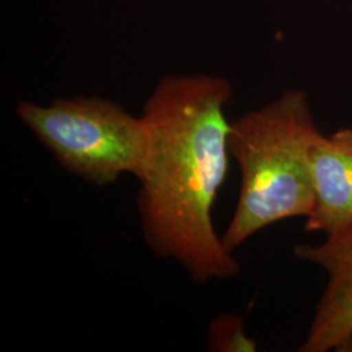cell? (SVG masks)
I'll return each mask as SVG.
<instances>
[{
  "instance_id": "8992f818",
  "label": "cell",
  "mask_w": 352,
  "mask_h": 352,
  "mask_svg": "<svg viewBox=\"0 0 352 352\" xmlns=\"http://www.w3.org/2000/svg\"><path fill=\"white\" fill-rule=\"evenodd\" d=\"M208 346L210 351H256V342L248 338L243 318L236 315H222L210 325Z\"/></svg>"
},
{
  "instance_id": "5b68a950",
  "label": "cell",
  "mask_w": 352,
  "mask_h": 352,
  "mask_svg": "<svg viewBox=\"0 0 352 352\" xmlns=\"http://www.w3.org/2000/svg\"><path fill=\"white\" fill-rule=\"evenodd\" d=\"M309 170L315 202L304 230L327 236L351 225L352 126L316 135L309 146Z\"/></svg>"
},
{
  "instance_id": "277c9868",
  "label": "cell",
  "mask_w": 352,
  "mask_h": 352,
  "mask_svg": "<svg viewBox=\"0 0 352 352\" xmlns=\"http://www.w3.org/2000/svg\"><path fill=\"white\" fill-rule=\"evenodd\" d=\"M294 254L327 274V286L299 351L352 347V223L327 235L321 244L295 245Z\"/></svg>"
},
{
  "instance_id": "7a4b0ae2",
  "label": "cell",
  "mask_w": 352,
  "mask_h": 352,
  "mask_svg": "<svg viewBox=\"0 0 352 352\" xmlns=\"http://www.w3.org/2000/svg\"><path fill=\"white\" fill-rule=\"evenodd\" d=\"M320 132L308 96L291 89L230 124L228 151L240 168V195L222 238L235 251L252 235L312 212L309 146Z\"/></svg>"
},
{
  "instance_id": "6da1fadb",
  "label": "cell",
  "mask_w": 352,
  "mask_h": 352,
  "mask_svg": "<svg viewBox=\"0 0 352 352\" xmlns=\"http://www.w3.org/2000/svg\"><path fill=\"white\" fill-rule=\"evenodd\" d=\"M232 94L221 76H164L141 115L148 132L138 179L144 239L154 254L175 260L199 285L241 270L212 219L231 157L225 109Z\"/></svg>"
},
{
  "instance_id": "3957f363",
  "label": "cell",
  "mask_w": 352,
  "mask_h": 352,
  "mask_svg": "<svg viewBox=\"0 0 352 352\" xmlns=\"http://www.w3.org/2000/svg\"><path fill=\"white\" fill-rule=\"evenodd\" d=\"M17 116L54 154L65 171L96 186L122 174L136 179L148 151L141 116L101 97L59 98L50 104L20 102Z\"/></svg>"
}]
</instances>
